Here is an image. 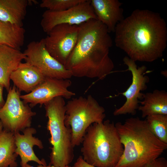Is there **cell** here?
Segmentation results:
<instances>
[{
    "label": "cell",
    "instance_id": "obj_12",
    "mask_svg": "<svg viewBox=\"0 0 167 167\" xmlns=\"http://www.w3.org/2000/svg\"><path fill=\"white\" fill-rule=\"evenodd\" d=\"M72 83L69 79L45 77L43 82L30 92L20 95V98L26 104L33 107L43 105L58 96L69 99L75 93L69 90Z\"/></svg>",
    "mask_w": 167,
    "mask_h": 167
},
{
    "label": "cell",
    "instance_id": "obj_3",
    "mask_svg": "<svg viewBox=\"0 0 167 167\" xmlns=\"http://www.w3.org/2000/svg\"><path fill=\"white\" fill-rule=\"evenodd\" d=\"M123 151L115 167H144L159 157L167 144L159 139L150 130L146 120L137 117L115 124Z\"/></svg>",
    "mask_w": 167,
    "mask_h": 167
},
{
    "label": "cell",
    "instance_id": "obj_6",
    "mask_svg": "<svg viewBox=\"0 0 167 167\" xmlns=\"http://www.w3.org/2000/svg\"><path fill=\"white\" fill-rule=\"evenodd\" d=\"M64 124L71 127L74 147L82 143L86 131L94 123H100L105 117L104 108L91 95L72 99L66 104Z\"/></svg>",
    "mask_w": 167,
    "mask_h": 167
},
{
    "label": "cell",
    "instance_id": "obj_11",
    "mask_svg": "<svg viewBox=\"0 0 167 167\" xmlns=\"http://www.w3.org/2000/svg\"><path fill=\"white\" fill-rule=\"evenodd\" d=\"M42 17L41 25L46 33L59 24L79 25L90 19H97L91 0H84L64 11H56L47 10L43 13Z\"/></svg>",
    "mask_w": 167,
    "mask_h": 167
},
{
    "label": "cell",
    "instance_id": "obj_14",
    "mask_svg": "<svg viewBox=\"0 0 167 167\" xmlns=\"http://www.w3.org/2000/svg\"><path fill=\"white\" fill-rule=\"evenodd\" d=\"M97 19L109 32H114L117 24L123 19L122 3L118 0H91Z\"/></svg>",
    "mask_w": 167,
    "mask_h": 167
},
{
    "label": "cell",
    "instance_id": "obj_24",
    "mask_svg": "<svg viewBox=\"0 0 167 167\" xmlns=\"http://www.w3.org/2000/svg\"><path fill=\"white\" fill-rule=\"evenodd\" d=\"M72 167H96L89 164L83 159L82 156H79Z\"/></svg>",
    "mask_w": 167,
    "mask_h": 167
},
{
    "label": "cell",
    "instance_id": "obj_1",
    "mask_svg": "<svg viewBox=\"0 0 167 167\" xmlns=\"http://www.w3.org/2000/svg\"><path fill=\"white\" fill-rule=\"evenodd\" d=\"M116 46L136 62H151L161 57L167 45V27L159 14L137 9L116 25Z\"/></svg>",
    "mask_w": 167,
    "mask_h": 167
},
{
    "label": "cell",
    "instance_id": "obj_27",
    "mask_svg": "<svg viewBox=\"0 0 167 167\" xmlns=\"http://www.w3.org/2000/svg\"><path fill=\"white\" fill-rule=\"evenodd\" d=\"M3 129V125L1 122L0 120V132Z\"/></svg>",
    "mask_w": 167,
    "mask_h": 167
},
{
    "label": "cell",
    "instance_id": "obj_22",
    "mask_svg": "<svg viewBox=\"0 0 167 167\" xmlns=\"http://www.w3.org/2000/svg\"><path fill=\"white\" fill-rule=\"evenodd\" d=\"M84 0H43L40 7L53 11H61L70 9Z\"/></svg>",
    "mask_w": 167,
    "mask_h": 167
},
{
    "label": "cell",
    "instance_id": "obj_10",
    "mask_svg": "<svg viewBox=\"0 0 167 167\" xmlns=\"http://www.w3.org/2000/svg\"><path fill=\"white\" fill-rule=\"evenodd\" d=\"M123 61L131 72L132 81L125 91L119 93L125 97L126 101L121 107L116 109L113 113L114 116L127 114L135 115L139 106V100L143 99V93L141 91L147 89V84L149 81L148 77L145 75L147 70L145 66L138 67L135 62L127 56L123 58Z\"/></svg>",
    "mask_w": 167,
    "mask_h": 167
},
{
    "label": "cell",
    "instance_id": "obj_19",
    "mask_svg": "<svg viewBox=\"0 0 167 167\" xmlns=\"http://www.w3.org/2000/svg\"><path fill=\"white\" fill-rule=\"evenodd\" d=\"M25 32L23 27L0 20V45L20 50L24 44Z\"/></svg>",
    "mask_w": 167,
    "mask_h": 167
},
{
    "label": "cell",
    "instance_id": "obj_2",
    "mask_svg": "<svg viewBox=\"0 0 167 167\" xmlns=\"http://www.w3.org/2000/svg\"><path fill=\"white\" fill-rule=\"evenodd\" d=\"M75 46L64 66L79 77L99 78L110 74L114 68L109 56L113 42L106 26L97 19L79 25Z\"/></svg>",
    "mask_w": 167,
    "mask_h": 167
},
{
    "label": "cell",
    "instance_id": "obj_17",
    "mask_svg": "<svg viewBox=\"0 0 167 167\" xmlns=\"http://www.w3.org/2000/svg\"><path fill=\"white\" fill-rule=\"evenodd\" d=\"M141 105L138 109L144 118L155 114L167 115V92L164 90L156 89L152 92L143 93Z\"/></svg>",
    "mask_w": 167,
    "mask_h": 167
},
{
    "label": "cell",
    "instance_id": "obj_16",
    "mask_svg": "<svg viewBox=\"0 0 167 167\" xmlns=\"http://www.w3.org/2000/svg\"><path fill=\"white\" fill-rule=\"evenodd\" d=\"M26 57L18 50L5 45H0V84L7 91L10 86V76Z\"/></svg>",
    "mask_w": 167,
    "mask_h": 167
},
{
    "label": "cell",
    "instance_id": "obj_9",
    "mask_svg": "<svg viewBox=\"0 0 167 167\" xmlns=\"http://www.w3.org/2000/svg\"><path fill=\"white\" fill-rule=\"evenodd\" d=\"M79 25L62 24L54 27L43 38L49 54L64 65L77 42Z\"/></svg>",
    "mask_w": 167,
    "mask_h": 167
},
{
    "label": "cell",
    "instance_id": "obj_8",
    "mask_svg": "<svg viewBox=\"0 0 167 167\" xmlns=\"http://www.w3.org/2000/svg\"><path fill=\"white\" fill-rule=\"evenodd\" d=\"M23 53L26 62L36 67L45 77L67 79L72 76L69 70L49 54L43 38L30 42Z\"/></svg>",
    "mask_w": 167,
    "mask_h": 167
},
{
    "label": "cell",
    "instance_id": "obj_25",
    "mask_svg": "<svg viewBox=\"0 0 167 167\" xmlns=\"http://www.w3.org/2000/svg\"><path fill=\"white\" fill-rule=\"evenodd\" d=\"M4 88L3 86L0 84V109L3 107L5 103L3 96V91Z\"/></svg>",
    "mask_w": 167,
    "mask_h": 167
},
{
    "label": "cell",
    "instance_id": "obj_18",
    "mask_svg": "<svg viewBox=\"0 0 167 167\" xmlns=\"http://www.w3.org/2000/svg\"><path fill=\"white\" fill-rule=\"evenodd\" d=\"M29 2L28 0H0V20L23 27Z\"/></svg>",
    "mask_w": 167,
    "mask_h": 167
},
{
    "label": "cell",
    "instance_id": "obj_5",
    "mask_svg": "<svg viewBox=\"0 0 167 167\" xmlns=\"http://www.w3.org/2000/svg\"><path fill=\"white\" fill-rule=\"evenodd\" d=\"M66 103L62 96L56 97L45 104L47 127L51 137L52 146L49 164L54 167H65L74 158V147L72 143V131L64 124Z\"/></svg>",
    "mask_w": 167,
    "mask_h": 167
},
{
    "label": "cell",
    "instance_id": "obj_28",
    "mask_svg": "<svg viewBox=\"0 0 167 167\" xmlns=\"http://www.w3.org/2000/svg\"><path fill=\"white\" fill-rule=\"evenodd\" d=\"M65 167H71V166H70L69 165H68L66 166H65Z\"/></svg>",
    "mask_w": 167,
    "mask_h": 167
},
{
    "label": "cell",
    "instance_id": "obj_4",
    "mask_svg": "<svg viewBox=\"0 0 167 167\" xmlns=\"http://www.w3.org/2000/svg\"><path fill=\"white\" fill-rule=\"evenodd\" d=\"M82 143L84 160L96 167H115L123 151L115 125L109 120L90 125Z\"/></svg>",
    "mask_w": 167,
    "mask_h": 167
},
{
    "label": "cell",
    "instance_id": "obj_20",
    "mask_svg": "<svg viewBox=\"0 0 167 167\" xmlns=\"http://www.w3.org/2000/svg\"><path fill=\"white\" fill-rule=\"evenodd\" d=\"M13 133L3 129L0 132V167H17V155Z\"/></svg>",
    "mask_w": 167,
    "mask_h": 167
},
{
    "label": "cell",
    "instance_id": "obj_23",
    "mask_svg": "<svg viewBox=\"0 0 167 167\" xmlns=\"http://www.w3.org/2000/svg\"><path fill=\"white\" fill-rule=\"evenodd\" d=\"M144 167H167V161L164 157H158Z\"/></svg>",
    "mask_w": 167,
    "mask_h": 167
},
{
    "label": "cell",
    "instance_id": "obj_15",
    "mask_svg": "<svg viewBox=\"0 0 167 167\" xmlns=\"http://www.w3.org/2000/svg\"><path fill=\"white\" fill-rule=\"evenodd\" d=\"M45 78L38 69L26 62L21 63L10 76V80L19 91L27 93L42 83Z\"/></svg>",
    "mask_w": 167,
    "mask_h": 167
},
{
    "label": "cell",
    "instance_id": "obj_7",
    "mask_svg": "<svg viewBox=\"0 0 167 167\" xmlns=\"http://www.w3.org/2000/svg\"><path fill=\"white\" fill-rule=\"evenodd\" d=\"M20 91L14 85L10 87L5 103L0 109V120L3 129L14 134L30 127L36 114L20 98Z\"/></svg>",
    "mask_w": 167,
    "mask_h": 167
},
{
    "label": "cell",
    "instance_id": "obj_13",
    "mask_svg": "<svg viewBox=\"0 0 167 167\" xmlns=\"http://www.w3.org/2000/svg\"><path fill=\"white\" fill-rule=\"evenodd\" d=\"M22 132L23 134L19 132L14 134L15 146V153L20 157L21 167H25L30 161H34L39 165H47L44 159L40 160L35 154L33 149L34 146H37L40 149L43 148L41 140L33 135L36 133V129L30 127L25 128Z\"/></svg>",
    "mask_w": 167,
    "mask_h": 167
},
{
    "label": "cell",
    "instance_id": "obj_26",
    "mask_svg": "<svg viewBox=\"0 0 167 167\" xmlns=\"http://www.w3.org/2000/svg\"><path fill=\"white\" fill-rule=\"evenodd\" d=\"M25 167H35L29 165L27 164ZM37 167H54L53 166L49 164L48 165H39L37 166Z\"/></svg>",
    "mask_w": 167,
    "mask_h": 167
},
{
    "label": "cell",
    "instance_id": "obj_21",
    "mask_svg": "<svg viewBox=\"0 0 167 167\" xmlns=\"http://www.w3.org/2000/svg\"><path fill=\"white\" fill-rule=\"evenodd\" d=\"M152 132L159 139L167 144V115L147 116L146 120Z\"/></svg>",
    "mask_w": 167,
    "mask_h": 167
}]
</instances>
